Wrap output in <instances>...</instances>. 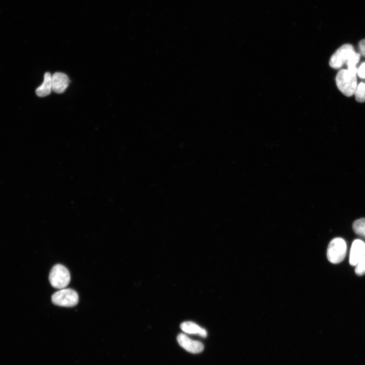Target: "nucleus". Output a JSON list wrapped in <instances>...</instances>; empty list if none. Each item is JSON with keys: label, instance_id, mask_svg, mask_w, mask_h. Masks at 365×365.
Masks as SVG:
<instances>
[{"label": "nucleus", "instance_id": "obj_10", "mask_svg": "<svg viewBox=\"0 0 365 365\" xmlns=\"http://www.w3.org/2000/svg\"><path fill=\"white\" fill-rule=\"evenodd\" d=\"M52 90V76L50 72H47L44 75L43 83L36 88L35 93L39 97H44L49 95Z\"/></svg>", "mask_w": 365, "mask_h": 365}, {"label": "nucleus", "instance_id": "obj_4", "mask_svg": "<svg viewBox=\"0 0 365 365\" xmlns=\"http://www.w3.org/2000/svg\"><path fill=\"white\" fill-rule=\"evenodd\" d=\"M52 303L57 306L73 307L79 301L77 293L71 288H62L55 292L51 297Z\"/></svg>", "mask_w": 365, "mask_h": 365}, {"label": "nucleus", "instance_id": "obj_13", "mask_svg": "<svg viewBox=\"0 0 365 365\" xmlns=\"http://www.w3.org/2000/svg\"><path fill=\"white\" fill-rule=\"evenodd\" d=\"M355 99L359 102H363L365 101V83H360L357 85L356 89L354 93Z\"/></svg>", "mask_w": 365, "mask_h": 365}, {"label": "nucleus", "instance_id": "obj_3", "mask_svg": "<svg viewBox=\"0 0 365 365\" xmlns=\"http://www.w3.org/2000/svg\"><path fill=\"white\" fill-rule=\"evenodd\" d=\"M347 252V245L342 238L337 237L330 242L326 252L328 260L333 264L341 262L345 257Z\"/></svg>", "mask_w": 365, "mask_h": 365}, {"label": "nucleus", "instance_id": "obj_12", "mask_svg": "<svg viewBox=\"0 0 365 365\" xmlns=\"http://www.w3.org/2000/svg\"><path fill=\"white\" fill-rule=\"evenodd\" d=\"M354 232L365 238V218H361L355 221L352 225Z\"/></svg>", "mask_w": 365, "mask_h": 365}, {"label": "nucleus", "instance_id": "obj_8", "mask_svg": "<svg viewBox=\"0 0 365 365\" xmlns=\"http://www.w3.org/2000/svg\"><path fill=\"white\" fill-rule=\"evenodd\" d=\"M69 83L68 77L64 73L57 72L52 76V90L57 93H63Z\"/></svg>", "mask_w": 365, "mask_h": 365}, {"label": "nucleus", "instance_id": "obj_5", "mask_svg": "<svg viewBox=\"0 0 365 365\" xmlns=\"http://www.w3.org/2000/svg\"><path fill=\"white\" fill-rule=\"evenodd\" d=\"M353 46L346 44L339 48L331 56L329 64L332 68L339 69L342 67L355 53Z\"/></svg>", "mask_w": 365, "mask_h": 365}, {"label": "nucleus", "instance_id": "obj_14", "mask_svg": "<svg viewBox=\"0 0 365 365\" xmlns=\"http://www.w3.org/2000/svg\"><path fill=\"white\" fill-rule=\"evenodd\" d=\"M355 272L359 276L365 274V257L361 259L355 265Z\"/></svg>", "mask_w": 365, "mask_h": 365}, {"label": "nucleus", "instance_id": "obj_1", "mask_svg": "<svg viewBox=\"0 0 365 365\" xmlns=\"http://www.w3.org/2000/svg\"><path fill=\"white\" fill-rule=\"evenodd\" d=\"M336 82L339 90L348 97L354 94L357 86L356 75L345 69L339 71L336 75Z\"/></svg>", "mask_w": 365, "mask_h": 365}, {"label": "nucleus", "instance_id": "obj_2", "mask_svg": "<svg viewBox=\"0 0 365 365\" xmlns=\"http://www.w3.org/2000/svg\"><path fill=\"white\" fill-rule=\"evenodd\" d=\"M49 279L53 287L62 289L69 284L70 275L69 271L65 266L61 264H56L51 269Z\"/></svg>", "mask_w": 365, "mask_h": 365}, {"label": "nucleus", "instance_id": "obj_9", "mask_svg": "<svg viewBox=\"0 0 365 365\" xmlns=\"http://www.w3.org/2000/svg\"><path fill=\"white\" fill-rule=\"evenodd\" d=\"M180 327L183 332L187 334L198 335L202 337H206L207 336L205 329L192 321L183 322L180 324Z\"/></svg>", "mask_w": 365, "mask_h": 365}, {"label": "nucleus", "instance_id": "obj_11", "mask_svg": "<svg viewBox=\"0 0 365 365\" xmlns=\"http://www.w3.org/2000/svg\"><path fill=\"white\" fill-rule=\"evenodd\" d=\"M360 56L359 53L355 52L346 63L347 70L353 75H356L357 74V68L356 65L359 61Z\"/></svg>", "mask_w": 365, "mask_h": 365}, {"label": "nucleus", "instance_id": "obj_6", "mask_svg": "<svg viewBox=\"0 0 365 365\" xmlns=\"http://www.w3.org/2000/svg\"><path fill=\"white\" fill-rule=\"evenodd\" d=\"M177 341L182 348L192 353H200L204 349V345L202 343L197 340H192L183 333L178 334L177 337Z\"/></svg>", "mask_w": 365, "mask_h": 365}, {"label": "nucleus", "instance_id": "obj_15", "mask_svg": "<svg viewBox=\"0 0 365 365\" xmlns=\"http://www.w3.org/2000/svg\"><path fill=\"white\" fill-rule=\"evenodd\" d=\"M357 74L360 78L365 79V62H362L357 68Z\"/></svg>", "mask_w": 365, "mask_h": 365}, {"label": "nucleus", "instance_id": "obj_16", "mask_svg": "<svg viewBox=\"0 0 365 365\" xmlns=\"http://www.w3.org/2000/svg\"><path fill=\"white\" fill-rule=\"evenodd\" d=\"M358 50L360 55L365 57V39L359 42Z\"/></svg>", "mask_w": 365, "mask_h": 365}, {"label": "nucleus", "instance_id": "obj_7", "mask_svg": "<svg viewBox=\"0 0 365 365\" xmlns=\"http://www.w3.org/2000/svg\"><path fill=\"white\" fill-rule=\"evenodd\" d=\"M365 257V243L361 240L355 239L352 243L349 256V263L355 266Z\"/></svg>", "mask_w": 365, "mask_h": 365}]
</instances>
